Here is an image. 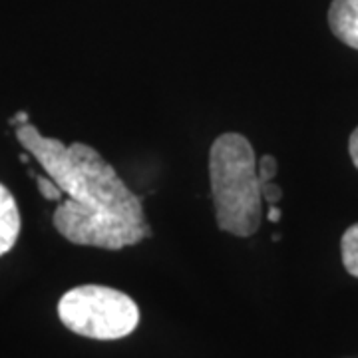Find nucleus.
<instances>
[{
    "instance_id": "nucleus-1",
    "label": "nucleus",
    "mask_w": 358,
    "mask_h": 358,
    "mask_svg": "<svg viewBox=\"0 0 358 358\" xmlns=\"http://www.w3.org/2000/svg\"><path fill=\"white\" fill-rule=\"evenodd\" d=\"M14 134L66 195L52 215L54 227L64 239L120 251L152 237L140 197L129 192L112 164L94 148L44 138L30 122L16 126Z\"/></svg>"
},
{
    "instance_id": "nucleus-2",
    "label": "nucleus",
    "mask_w": 358,
    "mask_h": 358,
    "mask_svg": "<svg viewBox=\"0 0 358 358\" xmlns=\"http://www.w3.org/2000/svg\"><path fill=\"white\" fill-rule=\"evenodd\" d=\"M255 150L241 134L227 131L211 143L209 179L217 227L251 237L263 223V193Z\"/></svg>"
},
{
    "instance_id": "nucleus-3",
    "label": "nucleus",
    "mask_w": 358,
    "mask_h": 358,
    "mask_svg": "<svg viewBox=\"0 0 358 358\" xmlns=\"http://www.w3.org/2000/svg\"><path fill=\"white\" fill-rule=\"evenodd\" d=\"M58 317L66 329L80 336L117 341L136 331L140 308L122 291L102 285H82L60 299Z\"/></svg>"
},
{
    "instance_id": "nucleus-4",
    "label": "nucleus",
    "mask_w": 358,
    "mask_h": 358,
    "mask_svg": "<svg viewBox=\"0 0 358 358\" xmlns=\"http://www.w3.org/2000/svg\"><path fill=\"white\" fill-rule=\"evenodd\" d=\"M329 24L336 38L358 50V0H333Z\"/></svg>"
},
{
    "instance_id": "nucleus-5",
    "label": "nucleus",
    "mask_w": 358,
    "mask_h": 358,
    "mask_svg": "<svg viewBox=\"0 0 358 358\" xmlns=\"http://www.w3.org/2000/svg\"><path fill=\"white\" fill-rule=\"evenodd\" d=\"M20 235V211L14 195L0 183V257L6 255Z\"/></svg>"
},
{
    "instance_id": "nucleus-6",
    "label": "nucleus",
    "mask_w": 358,
    "mask_h": 358,
    "mask_svg": "<svg viewBox=\"0 0 358 358\" xmlns=\"http://www.w3.org/2000/svg\"><path fill=\"white\" fill-rule=\"evenodd\" d=\"M341 253H343L346 271L358 279V223L350 225L345 231L343 241H341Z\"/></svg>"
},
{
    "instance_id": "nucleus-7",
    "label": "nucleus",
    "mask_w": 358,
    "mask_h": 358,
    "mask_svg": "<svg viewBox=\"0 0 358 358\" xmlns=\"http://www.w3.org/2000/svg\"><path fill=\"white\" fill-rule=\"evenodd\" d=\"M32 176L36 179V185H38L44 199H48V201H62L64 199V193L54 179L48 178V176H36V173H32Z\"/></svg>"
},
{
    "instance_id": "nucleus-8",
    "label": "nucleus",
    "mask_w": 358,
    "mask_h": 358,
    "mask_svg": "<svg viewBox=\"0 0 358 358\" xmlns=\"http://www.w3.org/2000/svg\"><path fill=\"white\" fill-rule=\"evenodd\" d=\"M257 171L261 181H273L277 176V159L273 155H263L257 164Z\"/></svg>"
},
{
    "instance_id": "nucleus-9",
    "label": "nucleus",
    "mask_w": 358,
    "mask_h": 358,
    "mask_svg": "<svg viewBox=\"0 0 358 358\" xmlns=\"http://www.w3.org/2000/svg\"><path fill=\"white\" fill-rule=\"evenodd\" d=\"M261 193H263V199L271 205H277L282 199V189L275 181H263L261 183Z\"/></svg>"
},
{
    "instance_id": "nucleus-10",
    "label": "nucleus",
    "mask_w": 358,
    "mask_h": 358,
    "mask_svg": "<svg viewBox=\"0 0 358 358\" xmlns=\"http://www.w3.org/2000/svg\"><path fill=\"white\" fill-rule=\"evenodd\" d=\"M348 154H350V159L352 164L358 169V128L350 134V140H348Z\"/></svg>"
},
{
    "instance_id": "nucleus-11",
    "label": "nucleus",
    "mask_w": 358,
    "mask_h": 358,
    "mask_svg": "<svg viewBox=\"0 0 358 358\" xmlns=\"http://www.w3.org/2000/svg\"><path fill=\"white\" fill-rule=\"evenodd\" d=\"M267 217H268V221H273V223H279V221H281V209H279L277 205H271Z\"/></svg>"
},
{
    "instance_id": "nucleus-12",
    "label": "nucleus",
    "mask_w": 358,
    "mask_h": 358,
    "mask_svg": "<svg viewBox=\"0 0 358 358\" xmlns=\"http://www.w3.org/2000/svg\"><path fill=\"white\" fill-rule=\"evenodd\" d=\"M22 124H28V114H26V112H18V114L10 120V126H22Z\"/></svg>"
},
{
    "instance_id": "nucleus-13",
    "label": "nucleus",
    "mask_w": 358,
    "mask_h": 358,
    "mask_svg": "<svg viewBox=\"0 0 358 358\" xmlns=\"http://www.w3.org/2000/svg\"><path fill=\"white\" fill-rule=\"evenodd\" d=\"M28 159H30V154H28V152L20 155V162H22V164H28Z\"/></svg>"
}]
</instances>
